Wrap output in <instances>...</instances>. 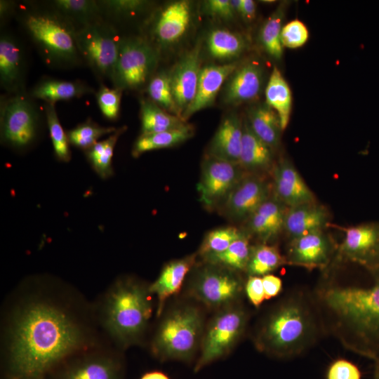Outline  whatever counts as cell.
<instances>
[{
	"mask_svg": "<svg viewBox=\"0 0 379 379\" xmlns=\"http://www.w3.org/2000/svg\"><path fill=\"white\" fill-rule=\"evenodd\" d=\"M331 246L321 230L293 238L288 253V262L314 269L323 267L328 262Z\"/></svg>",
	"mask_w": 379,
	"mask_h": 379,
	"instance_id": "obj_19",
	"label": "cell"
},
{
	"mask_svg": "<svg viewBox=\"0 0 379 379\" xmlns=\"http://www.w3.org/2000/svg\"><path fill=\"white\" fill-rule=\"evenodd\" d=\"M244 234V233L234 227H224L213 230L205 236L200 246L199 254L204 258L222 253Z\"/></svg>",
	"mask_w": 379,
	"mask_h": 379,
	"instance_id": "obj_42",
	"label": "cell"
},
{
	"mask_svg": "<svg viewBox=\"0 0 379 379\" xmlns=\"http://www.w3.org/2000/svg\"><path fill=\"white\" fill-rule=\"evenodd\" d=\"M243 288L235 271L206 263L193 278L190 293L197 300L211 308H224L232 305Z\"/></svg>",
	"mask_w": 379,
	"mask_h": 379,
	"instance_id": "obj_11",
	"label": "cell"
},
{
	"mask_svg": "<svg viewBox=\"0 0 379 379\" xmlns=\"http://www.w3.org/2000/svg\"><path fill=\"white\" fill-rule=\"evenodd\" d=\"M0 331L9 379H44L69 357L104 342L93 303L49 274L27 277L11 291Z\"/></svg>",
	"mask_w": 379,
	"mask_h": 379,
	"instance_id": "obj_1",
	"label": "cell"
},
{
	"mask_svg": "<svg viewBox=\"0 0 379 379\" xmlns=\"http://www.w3.org/2000/svg\"><path fill=\"white\" fill-rule=\"evenodd\" d=\"M309 32L306 25L300 20H293L283 26L281 41L283 47L297 48L308 40Z\"/></svg>",
	"mask_w": 379,
	"mask_h": 379,
	"instance_id": "obj_45",
	"label": "cell"
},
{
	"mask_svg": "<svg viewBox=\"0 0 379 379\" xmlns=\"http://www.w3.org/2000/svg\"><path fill=\"white\" fill-rule=\"evenodd\" d=\"M248 120L253 132L272 149L279 144L281 131L279 119L267 104L253 108L249 112Z\"/></svg>",
	"mask_w": 379,
	"mask_h": 379,
	"instance_id": "obj_33",
	"label": "cell"
},
{
	"mask_svg": "<svg viewBox=\"0 0 379 379\" xmlns=\"http://www.w3.org/2000/svg\"><path fill=\"white\" fill-rule=\"evenodd\" d=\"M239 164L207 154L203 160L197 185L200 201L212 208L225 201L241 178Z\"/></svg>",
	"mask_w": 379,
	"mask_h": 379,
	"instance_id": "obj_13",
	"label": "cell"
},
{
	"mask_svg": "<svg viewBox=\"0 0 379 379\" xmlns=\"http://www.w3.org/2000/svg\"><path fill=\"white\" fill-rule=\"evenodd\" d=\"M44 109L54 154L58 161L68 162L71 159L70 144L67 133L58 117L55 105L45 103Z\"/></svg>",
	"mask_w": 379,
	"mask_h": 379,
	"instance_id": "obj_41",
	"label": "cell"
},
{
	"mask_svg": "<svg viewBox=\"0 0 379 379\" xmlns=\"http://www.w3.org/2000/svg\"><path fill=\"white\" fill-rule=\"evenodd\" d=\"M375 376H379V359L376 360Z\"/></svg>",
	"mask_w": 379,
	"mask_h": 379,
	"instance_id": "obj_54",
	"label": "cell"
},
{
	"mask_svg": "<svg viewBox=\"0 0 379 379\" xmlns=\"http://www.w3.org/2000/svg\"><path fill=\"white\" fill-rule=\"evenodd\" d=\"M264 81V68L256 61H248L237 69L227 79L222 100L227 105H238L257 98Z\"/></svg>",
	"mask_w": 379,
	"mask_h": 379,
	"instance_id": "obj_17",
	"label": "cell"
},
{
	"mask_svg": "<svg viewBox=\"0 0 379 379\" xmlns=\"http://www.w3.org/2000/svg\"><path fill=\"white\" fill-rule=\"evenodd\" d=\"M0 109L1 140L4 144L23 149L36 141L41 120L29 96L19 93L1 99Z\"/></svg>",
	"mask_w": 379,
	"mask_h": 379,
	"instance_id": "obj_9",
	"label": "cell"
},
{
	"mask_svg": "<svg viewBox=\"0 0 379 379\" xmlns=\"http://www.w3.org/2000/svg\"><path fill=\"white\" fill-rule=\"evenodd\" d=\"M269 199L268 185L256 177L242 178L224 201L227 215L236 220L250 216Z\"/></svg>",
	"mask_w": 379,
	"mask_h": 379,
	"instance_id": "obj_18",
	"label": "cell"
},
{
	"mask_svg": "<svg viewBox=\"0 0 379 379\" xmlns=\"http://www.w3.org/2000/svg\"><path fill=\"white\" fill-rule=\"evenodd\" d=\"M284 262L277 247L265 244L251 247L246 270L249 276H265Z\"/></svg>",
	"mask_w": 379,
	"mask_h": 379,
	"instance_id": "obj_37",
	"label": "cell"
},
{
	"mask_svg": "<svg viewBox=\"0 0 379 379\" xmlns=\"http://www.w3.org/2000/svg\"><path fill=\"white\" fill-rule=\"evenodd\" d=\"M125 130V126L117 128L108 138L98 141L85 152L87 160L92 168L102 179L109 178L114 173L112 157L114 147L119 138Z\"/></svg>",
	"mask_w": 379,
	"mask_h": 379,
	"instance_id": "obj_35",
	"label": "cell"
},
{
	"mask_svg": "<svg viewBox=\"0 0 379 379\" xmlns=\"http://www.w3.org/2000/svg\"><path fill=\"white\" fill-rule=\"evenodd\" d=\"M192 8L187 1H175L162 7L151 22L152 44L156 48H166L180 41L191 24Z\"/></svg>",
	"mask_w": 379,
	"mask_h": 379,
	"instance_id": "obj_14",
	"label": "cell"
},
{
	"mask_svg": "<svg viewBox=\"0 0 379 379\" xmlns=\"http://www.w3.org/2000/svg\"><path fill=\"white\" fill-rule=\"evenodd\" d=\"M326 209L313 203L292 206L286 212L284 228L293 238L321 230L328 222Z\"/></svg>",
	"mask_w": 379,
	"mask_h": 379,
	"instance_id": "obj_25",
	"label": "cell"
},
{
	"mask_svg": "<svg viewBox=\"0 0 379 379\" xmlns=\"http://www.w3.org/2000/svg\"><path fill=\"white\" fill-rule=\"evenodd\" d=\"M110 343L105 342L69 357L57 379H121V364Z\"/></svg>",
	"mask_w": 379,
	"mask_h": 379,
	"instance_id": "obj_12",
	"label": "cell"
},
{
	"mask_svg": "<svg viewBox=\"0 0 379 379\" xmlns=\"http://www.w3.org/2000/svg\"><path fill=\"white\" fill-rule=\"evenodd\" d=\"M193 133L192 126L187 124L177 129L151 134H140L134 142L132 155L138 157L149 151L173 147L190 138Z\"/></svg>",
	"mask_w": 379,
	"mask_h": 379,
	"instance_id": "obj_32",
	"label": "cell"
},
{
	"mask_svg": "<svg viewBox=\"0 0 379 379\" xmlns=\"http://www.w3.org/2000/svg\"><path fill=\"white\" fill-rule=\"evenodd\" d=\"M204 319L200 310L185 305L169 311L160 321L151 350L162 360H190L201 345Z\"/></svg>",
	"mask_w": 379,
	"mask_h": 379,
	"instance_id": "obj_5",
	"label": "cell"
},
{
	"mask_svg": "<svg viewBox=\"0 0 379 379\" xmlns=\"http://www.w3.org/2000/svg\"><path fill=\"white\" fill-rule=\"evenodd\" d=\"M141 134L160 133L183 127L182 118L171 114L149 99L140 100Z\"/></svg>",
	"mask_w": 379,
	"mask_h": 379,
	"instance_id": "obj_31",
	"label": "cell"
},
{
	"mask_svg": "<svg viewBox=\"0 0 379 379\" xmlns=\"http://www.w3.org/2000/svg\"><path fill=\"white\" fill-rule=\"evenodd\" d=\"M117 128L102 126L91 119L77 125L67 132L69 144L86 151L92 147L104 135L112 134Z\"/></svg>",
	"mask_w": 379,
	"mask_h": 379,
	"instance_id": "obj_39",
	"label": "cell"
},
{
	"mask_svg": "<svg viewBox=\"0 0 379 379\" xmlns=\"http://www.w3.org/2000/svg\"><path fill=\"white\" fill-rule=\"evenodd\" d=\"M246 322V313L240 307L232 305L220 309L204 331L194 371L226 355L241 335Z\"/></svg>",
	"mask_w": 379,
	"mask_h": 379,
	"instance_id": "obj_10",
	"label": "cell"
},
{
	"mask_svg": "<svg viewBox=\"0 0 379 379\" xmlns=\"http://www.w3.org/2000/svg\"><path fill=\"white\" fill-rule=\"evenodd\" d=\"M347 259L371 270L379 269V224L366 223L347 228L340 246Z\"/></svg>",
	"mask_w": 379,
	"mask_h": 379,
	"instance_id": "obj_16",
	"label": "cell"
},
{
	"mask_svg": "<svg viewBox=\"0 0 379 379\" xmlns=\"http://www.w3.org/2000/svg\"><path fill=\"white\" fill-rule=\"evenodd\" d=\"M25 72L24 54L15 39L9 34L0 38V83L9 93H19L23 88Z\"/></svg>",
	"mask_w": 379,
	"mask_h": 379,
	"instance_id": "obj_21",
	"label": "cell"
},
{
	"mask_svg": "<svg viewBox=\"0 0 379 379\" xmlns=\"http://www.w3.org/2000/svg\"><path fill=\"white\" fill-rule=\"evenodd\" d=\"M195 260L196 254H192L168 262L158 278L149 285V292L157 298V317L162 314L166 300L180 291Z\"/></svg>",
	"mask_w": 379,
	"mask_h": 379,
	"instance_id": "obj_22",
	"label": "cell"
},
{
	"mask_svg": "<svg viewBox=\"0 0 379 379\" xmlns=\"http://www.w3.org/2000/svg\"><path fill=\"white\" fill-rule=\"evenodd\" d=\"M146 91L150 100L165 111L179 117L173 97L169 72L155 74L149 81Z\"/></svg>",
	"mask_w": 379,
	"mask_h": 379,
	"instance_id": "obj_40",
	"label": "cell"
},
{
	"mask_svg": "<svg viewBox=\"0 0 379 379\" xmlns=\"http://www.w3.org/2000/svg\"><path fill=\"white\" fill-rule=\"evenodd\" d=\"M231 8L234 14H240L242 6V0H230Z\"/></svg>",
	"mask_w": 379,
	"mask_h": 379,
	"instance_id": "obj_53",
	"label": "cell"
},
{
	"mask_svg": "<svg viewBox=\"0 0 379 379\" xmlns=\"http://www.w3.org/2000/svg\"><path fill=\"white\" fill-rule=\"evenodd\" d=\"M48 4L77 31L102 19L98 1L54 0Z\"/></svg>",
	"mask_w": 379,
	"mask_h": 379,
	"instance_id": "obj_27",
	"label": "cell"
},
{
	"mask_svg": "<svg viewBox=\"0 0 379 379\" xmlns=\"http://www.w3.org/2000/svg\"><path fill=\"white\" fill-rule=\"evenodd\" d=\"M285 214L279 201L268 199L250 216V228L261 238L270 239L284 228Z\"/></svg>",
	"mask_w": 379,
	"mask_h": 379,
	"instance_id": "obj_29",
	"label": "cell"
},
{
	"mask_svg": "<svg viewBox=\"0 0 379 379\" xmlns=\"http://www.w3.org/2000/svg\"><path fill=\"white\" fill-rule=\"evenodd\" d=\"M15 3L10 1H0V16L1 20H5L13 13L14 10Z\"/></svg>",
	"mask_w": 379,
	"mask_h": 379,
	"instance_id": "obj_51",
	"label": "cell"
},
{
	"mask_svg": "<svg viewBox=\"0 0 379 379\" xmlns=\"http://www.w3.org/2000/svg\"><path fill=\"white\" fill-rule=\"evenodd\" d=\"M243 135V122L234 114L220 123L208 147V154L239 164Z\"/></svg>",
	"mask_w": 379,
	"mask_h": 379,
	"instance_id": "obj_24",
	"label": "cell"
},
{
	"mask_svg": "<svg viewBox=\"0 0 379 379\" xmlns=\"http://www.w3.org/2000/svg\"><path fill=\"white\" fill-rule=\"evenodd\" d=\"M95 90L81 81H65L44 79L30 91L31 98L39 99L45 103L55 105L58 101L79 98L93 93Z\"/></svg>",
	"mask_w": 379,
	"mask_h": 379,
	"instance_id": "obj_26",
	"label": "cell"
},
{
	"mask_svg": "<svg viewBox=\"0 0 379 379\" xmlns=\"http://www.w3.org/2000/svg\"><path fill=\"white\" fill-rule=\"evenodd\" d=\"M371 287H334L323 295L338 322L359 341L357 351L379 359V269Z\"/></svg>",
	"mask_w": 379,
	"mask_h": 379,
	"instance_id": "obj_3",
	"label": "cell"
},
{
	"mask_svg": "<svg viewBox=\"0 0 379 379\" xmlns=\"http://www.w3.org/2000/svg\"><path fill=\"white\" fill-rule=\"evenodd\" d=\"M22 25L46 64L71 68L81 65L76 29L49 5L25 8Z\"/></svg>",
	"mask_w": 379,
	"mask_h": 379,
	"instance_id": "obj_4",
	"label": "cell"
},
{
	"mask_svg": "<svg viewBox=\"0 0 379 379\" xmlns=\"http://www.w3.org/2000/svg\"><path fill=\"white\" fill-rule=\"evenodd\" d=\"M102 19L107 22L112 19L126 17L144 11L149 4L142 0H105L98 1Z\"/></svg>",
	"mask_w": 379,
	"mask_h": 379,
	"instance_id": "obj_43",
	"label": "cell"
},
{
	"mask_svg": "<svg viewBox=\"0 0 379 379\" xmlns=\"http://www.w3.org/2000/svg\"><path fill=\"white\" fill-rule=\"evenodd\" d=\"M121 93L122 91L118 88L100 85L96 98L100 111L107 119L114 120L118 117Z\"/></svg>",
	"mask_w": 379,
	"mask_h": 379,
	"instance_id": "obj_44",
	"label": "cell"
},
{
	"mask_svg": "<svg viewBox=\"0 0 379 379\" xmlns=\"http://www.w3.org/2000/svg\"><path fill=\"white\" fill-rule=\"evenodd\" d=\"M140 379H169L164 373L159 371H152L145 373Z\"/></svg>",
	"mask_w": 379,
	"mask_h": 379,
	"instance_id": "obj_52",
	"label": "cell"
},
{
	"mask_svg": "<svg viewBox=\"0 0 379 379\" xmlns=\"http://www.w3.org/2000/svg\"><path fill=\"white\" fill-rule=\"evenodd\" d=\"M201 70V44L198 43L169 72L173 97L180 118L195 97Z\"/></svg>",
	"mask_w": 379,
	"mask_h": 379,
	"instance_id": "obj_15",
	"label": "cell"
},
{
	"mask_svg": "<svg viewBox=\"0 0 379 379\" xmlns=\"http://www.w3.org/2000/svg\"><path fill=\"white\" fill-rule=\"evenodd\" d=\"M284 11L285 7L279 6L265 22L260 30V38L264 48L276 59H280L283 53L281 32Z\"/></svg>",
	"mask_w": 379,
	"mask_h": 379,
	"instance_id": "obj_38",
	"label": "cell"
},
{
	"mask_svg": "<svg viewBox=\"0 0 379 379\" xmlns=\"http://www.w3.org/2000/svg\"><path fill=\"white\" fill-rule=\"evenodd\" d=\"M272 160V148L253 132L247 121H244L239 166L247 169H262L267 167Z\"/></svg>",
	"mask_w": 379,
	"mask_h": 379,
	"instance_id": "obj_30",
	"label": "cell"
},
{
	"mask_svg": "<svg viewBox=\"0 0 379 379\" xmlns=\"http://www.w3.org/2000/svg\"><path fill=\"white\" fill-rule=\"evenodd\" d=\"M251 250L248 239L244 234L222 253L203 258L206 263L220 265L235 272L244 270L246 269Z\"/></svg>",
	"mask_w": 379,
	"mask_h": 379,
	"instance_id": "obj_36",
	"label": "cell"
},
{
	"mask_svg": "<svg viewBox=\"0 0 379 379\" xmlns=\"http://www.w3.org/2000/svg\"><path fill=\"white\" fill-rule=\"evenodd\" d=\"M246 292L251 303L258 307L265 299L262 278L249 276L246 284Z\"/></svg>",
	"mask_w": 379,
	"mask_h": 379,
	"instance_id": "obj_48",
	"label": "cell"
},
{
	"mask_svg": "<svg viewBox=\"0 0 379 379\" xmlns=\"http://www.w3.org/2000/svg\"><path fill=\"white\" fill-rule=\"evenodd\" d=\"M159 59L158 49L145 37L121 36L111 81L121 91L147 87Z\"/></svg>",
	"mask_w": 379,
	"mask_h": 379,
	"instance_id": "obj_7",
	"label": "cell"
},
{
	"mask_svg": "<svg viewBox=\"0 0 379 379\" xmlns=\"http://www.w3.org/2000/svg\"><path fill=\"white\" fill-rule=\"evenodd\" d=\"M265 93L266 104L277 113L281 131L285 130L290 119L292 95L288 83L277 67L272 69Z\"/></svg>",
	"mask_w": 379,
	"mask_h": 379,
	"instance_id": "obj_28",
	"label": "cell"
},
{
	"mask_svg": "<svg viewBox=\"0 0 379 379\" xmlns=\"http://www.w3.org/2000/svg\"><path fill=\"white\" fill-rule=\"evenodd\" d=\"M203 9L208 15L225 20H230L234 15L230 0L206 1L203 4Z\"/></svg>",
	"mask_w": 379,
	"mask_h": 379,
	"instance_id": "obj_47",
	"label": "cell"
},
{
	"mask_svg": "<svg viewBox=\"0 0 379 379\" xmlns=\"http://www.w3.org/2000/svg\"><path fill=\"white\" fill-rule=\"evenodd\" d=\"M312 328L310 314L301 303H284L265 322L258 335V346L277 356L291 355L307 342Z\"/></svg>",
	"mask_w": 379,
	"mask_h": 379,
	"instance_id": "obj_6",
	"label": "cell"
},
{
	"mask_svg": "<svg viewBox=\"0 0 379 379\" xmlns=\"http://www.w3.org/2000/svg\"><path fill=\"white\" fill-rule=\"evenodd\" d=\"M236 62L201 68L193 101L182 115L187 121L193 114L212 105L222 84L238 67Z\"/></svg>",
	"mask_w": 379,
	"mask_h": 379,
	"instance_id": "obj_20",
	"label": "cell"
},
{
	"mask_svg": "<svg viewBox=\"0 0 379 379\" xmlns=\"http://www.w3.org/2000/svg\"><path fill=\"white\" fill-rule=\"evenodd\" d=\"M256 6L253 0H242L240 15L246 21H251L255 17Z\"/></svg>",
	"mask_w": 379,
	"mask_h": 379,
	"instance_id": "obj_50",
	"label": "cell"
},
{
	"mask_svg": "<svg viewBox=\"0 0 379 379\" xmlns=\"http://www.w3.org/2000/svg\"><path fill=\"white\" fill-rule=\"evenodd\" d=\"M149 285L129 276L117 278L93 303L101 332L114 347L140 343L152 314Z\"/></svg>",
	"mask_w": 379,
	"mask_h": 379,
	"instance_id": "obj_2",
	"label": "cell"
},
{
	"mask_svg": "<svg viewBox=\"0 0 379 379\" xmlns=\"http://www.w3.org/2000/svg\"><path fill=\"white\" fill-rule=\"evenodd\" d=\"M121 39L117 29L103 19L77 31L81 61L100 81L112 79Z\"/></svg>",
	"mask_w": 379,
	"mask_h": 379,
	"instance_id": "obj_8",
	"label": "cell"
},
{
	"mask_svg": "<svg viewBox=\"0 0 379 379\" xmlns=\"http://www.w3.org/2000/svg\"><path fill=\"white\" fill-rule=\"evenodd\" d=\"M327 379H361V373L352 363L339 359L329 367Z\"/></svg>",
	"mask_w": 379,
	"mask_h": 379,
	"instance_id": "obj_46",
	"label": "cell"
},
{
	"mask_svg": "<svg viewBox=\"0 0 379 379\" xmlns=\"http://www.w3.org/2000/svg\"><path fill=\"white\" fill-rule=\"evenodd\" d=\"M265 299L276 296L281 291L282 284L280 278L266 274L262 277Z\"/></svg>",
	"mask_w": 379,
	"mask_h": 379,
	"instance_id": "obj_49",
	"label": "cell"
},
{
	"mask_svg": "<svg viewBox=\"0 0 379 379\" xmlns=\"http://www.w3.org/2000/svg\"><path fill=\"white\" fill-rule=\"evenodd\" d=\"M375 379H379V376H375Z\"/></svg>",
	"mask_w": 379,
	"mask_h": 379,
	"instance_id": "obj_55",
	"label": "cell"
},
{
	"mask_svg": "<svg viewBox=\"0 0 379 379\" xmlns=\"http://www.w3.org/2000/svg\"><path fill=\"white\" fill-rule=\"evenodd\" d=\"M274 185L278 197L290 207L314 202L313 193L295 168L287 161L275 168Z\"/></svg>",
	"mask_w": 379,
	"mask_h": 379,
	"instance_id": "obj_23",
	"label": "cell"
},
{
	"mask_svg": "<svg viewBox=\"0 0 379 379\" xmlns=\"http://www.w3.org/2000/svg\"><path fill=\"white\" fill-rule=\"evenodd\" d=\"M206 44L210 55L220 60L239 57L246 46V41L240 34L225 29L212 30L208 35Z\"/></svg>",
	"mask_w": 379,
	"mask_h": 379,
	"instance_id": "obj_34",
	"label": "cell"
}]
</instances>
